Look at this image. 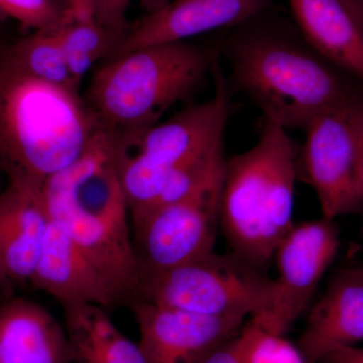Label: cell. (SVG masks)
I'll return each mask as SVG.
<instances>
[{
	"instance_id": "obj_1",
	"label": "cell",
	"mask_w": 363,
	"mask_h": 363,
	"mask_svg": "<svg viewBox=\"0 0 363 363\" xmlns=\"http://www.w3.org/2000/svg\"><path fill=\"white\" fill-rule=\"evenodd\" d=\"M58 224L130 307L138 300L140 269L128 228V200L114 159V135L100 128L73 164L43 185Z\"/></svg>"
},
{
	"instance_id": "obj_2",
	"label": "cell",
	"mask_w": 363,
	"mask_h": 363,
	"mask_svg": "<svg viewBox=\"0 0 363 363\" xmlns=\"http://www.w3.org/2000/svg\"><path fill=\"white\" fill-rule=\"evenodd\" d=\"M78 91L33 77L0 55L4 169L40 184L73 164L99 130Z\"/></svg>"
},
{
	"instance_id": "obj_3",
	"label": "cell",
	"mask_w": 363,
	"mask_h": 363,
	"mask_svg": "<svg viewBox=\"0 0 363 363\" xmlns=\"http://www.w3.org/2000/svg\"><path fill=\"white\" fill-rule=\"evenodd\" d=\"M236 87L285 130H305L320 114L354 95L338 69L307 43L281 33L253 30L227 45Z\"/></svg>"
},
{
	"instance_id": "obj_4",
	"label": "cell",
	"mask_w": 363,
	"mask_h": 363,
	"mask_svg": "<svg viewBox=\"0 0 363 363\" xmlns=\"http://www.w3.org/2000/svg\"><path fill=\"white\" fill-rule=\"evenodd\" d=\"M297 169L292 140L269 121L252 149L226 160L220 227L233 252L259 269L294 226Z\"/></svg>"
},
{
	"instance_id": "obj_5",
	"label": "cell",
	"mask_w": 363,
	"mask_h": 363,
	"mask_svg": "<svg viewBox=\"0 0 363 363\" xmlns=\"http://www.w3.org/2000/svg\"><path fill=\"white\" fill-rule=\"evenodd\" d=\"M215 59L188 40L140 48L107 59L84 100L100 128L114 135L147 130L201 85Z\"/></svg>"
},
{
	"instance_id": "obj_6",
	"label": "cell",
	"mask_w": 363,
	"mask_h": 363,
	"mask_svg": "<svg viewBox=\"0 0 363 363\" xmlns=\"http://www.w3.org/2000/svg\"><path fill=\"white\" fill-rule=\"evenodd\" d=\"M213 97L147 130L114 135V159L131 215L147 211L172 169L189 157L223 145L229 112L225 77L215 63Z\"/></svg>"
},
{
	"instance_id": "obj_7",
	"label": "cell",
	"mask_w": 363,
	"mask_h": 363,
	"mask_svg": "<svg viewBox=\"0 0 363 363\" xmlns=\"http://www.w3.org/2000/svg\"><path fill=\"white\" fill-rule=\"evenodd\" d=\"M272 286L274 279L238 253L213 252L171 269L140 272L138 301L212 316L252 318L269 307Z\"/></svg>"
},
{
	"instance_id": "obj_8",
	"label": "cell",
	"mask_w": 363,
	"mask_h": 363,
	"mask_svg": "<svg viewBox=\"0 0 363 363\" xmlns=\"http://www.w3.org/2000/svg\"><path fill=\"white\" fill-rule=\"evenodd\" d=\"M303 178L325 218L360 213L363 97L354 94L317 116L306 128Z\"/></svg>"
},
{
	"instance_id": "obj_9",
	"label": "cell",
	"mask_w": 363,
	"mask_h": 363,
	"mask_svg": "<svg viewBox=\"0 0 363 363\" xmlns=\"http://www.w3.org/2000/svg\"><path fill=\"white\" fill-rule=\"evenodd\" d=\"M225 164L226 161L192 194L133 222L140 272L171 269L214 252Z\"/></svg>"
},
{
	"instance_id": "obj_10",
	"label": "cell",
	"mask_w": 363,
	"mask_h": 363,
	"mask_svg": "<svg viewBox=\"0 0 363 363\" xmlns=\"http://www.w3.org/2000/svg\"><path fill=\"white\" fill-rule=\"evenodd\" d=\"M339 245V229L332 219L322 217L294 224L274 252L278 277L274 279L271 304L266 311L250 318V322L285 335L307 311Z\"/></svg>"
},
{
	"instance_id": "obj_11",
	"label": "cell",
	"mask_w": 363,
	"mask_h": 363,
	"mask_svg": "<svg viewBox=\"0 0 363 363\" xmlns=\"http://www.w3.org/2000/svg\"><path fill=\"white\" fill-rule=\"evenodd\" d=\"M147 363H200L233 340L245 318L212 316L138 301L130 306Z\"/></svg>"
},
{
	"instance_id": "obj_12",
	"label": "cell",
	"mask_w": 363,
	"mask_h": 363,
	"mask_svg": "<svg viewBox=\"0 0 363 363\" xmlns=\"http://www.w3.org/2000/svg\"><path fill=\"white\" fill-rule=\"evenodd\" d=\"M269 4V0H172L128 28L112 57L147 45L186 42L202 33L247 23Z\"/></svg>"
},
{
	"instance_id": "obj_13",
	"label": "cell",
	"mask_w": 363,
	"mask_h": 363,
	"mask_svg": "<svg viewBox=\"0 0 363 363\" xmlns=\"http://www.w3.org/2000/svg\"><path fill=\"white\" fill-rule=\"evenodd\" d=\"M9 185L0 193V264L2 278L30 281L51 217L43 185L20 174H9Z\"/></svg>"
},
{
	"instance_id": "obj_14",
	"label": "cell",
	"mask_w": 363,
	"mask_h": 363,
	"mask_svg": "<svg viewBox=\"0 0 363 363\" xmlns=\"http://www.w3.org/2000/svg\"><path fill=\"white\" fill-rule=\"evenodd\" d=\"M30 283L62 306L93 304L106 310L124 306L108 279L52 219Z\"/></svg>"
},
{
	"instance_id": "obj_15",
	"label": "cell",
	"mask_w": 363,
	"mask_h": 363,
	"mask_svg": "<svg viewBox=\"0 0 363 363\" xmlns=\"http://www.w3.org/2000/svg\"><path fill=\"white\" fill-rule=\"evenodd\" d=\"M363 341V272L347 267L334 274L309 313L298 347L308 363Z\"/></svg>"
},
{
	"instance_id": "obj_16",
	"label": "cell",
	"mask_w": 363,
	"mask_h": 363,
	"mask_svg": "<svg viewBox=\"0 0 363 363\" xmlns=\"http://www.w3.org/2000/svg\"><path fill=\"white\" fill-rule=\"evenodd\" d=\"M303 39L363 83V9L355 0H289Z\"/></svg>"
},
{
	"instance_id": "obj_17",
	"label": "cell",
	"mask_w": 363,
	"mask_h": 363,
	"mask_svg": "<svg viewBox=\"0 0 363 363\" xmlns=\"http://www.w3.org/2000/svg\"><path fill=\"white\" fill-rule=\"evenodd\" d=\"M0 363H72L64 325L23 298L0 305Z\"/></svg>"
},
{
	"instance_id": "obj_18",
	"label": "cell",
	"mask_w": 363,
	"mask_h": 363,
	"mask_svg": "<svg viewBox=\"0 0 363 363\" xmlns=\"http://www.w3.org/2000/svg\"><path fill=\"white\" fill-rule=\"evenodd\" d=\"M62 307L72 363H147L138 343L117 328L108 310L93 304Z\"/></svg>"
},
{
	"instance_id": "obj_19",
	"label": "cell",
	"mask_w": 363,
	"mask_h": 363,
	"mask_svg": "<svg viewBox=\"0 0 363 363\" xmlns=\"http://www.w3.org/2000/svg\"><path fill=\"white\" fill-rule=\"evenodd\" d=\"M52 33L63 50L67 66L78 87L99 60L113 56L126 33L106 28L95 20H73Z\"/></svg>"
},
{
	"instance_id": "obj_20",
	"label": "cell",
	"mask_w": 363,
	"mask_h": 363,
	"mask_svg": "<svg viewBox=\"0 0 363 363\" xmlns=\"http://www.w3.org/2000/svg\"><path fill=\"white\" fill-rule=\"evenodd\" d=\"M4 54L33 77L79 92L54 33L33 32L14 43Z\"/></svg>"
},
{
	"instance_id": "obj_21",
	"label": "cell",
	"mask_w": 363,
	"mask_h": 363,
	"mask_svg": "<svg viewBox=\"0 0 363 363\" xmlns=\"http://www.w3.org/2000/svg\"><path fill=\"white\" fill-rule=\"evenodd\" d=\"M233 342L241 363H308L298 345L252 322L240 329Z\"/></svg>"
},
{
	"instance_id": "obj_22",
	"label": "cell",
	"mask_w": 363,
	"mask_h": 363,
	"mask_svg": "<svg viewBox=\"0 0 363 363\" xmlns=\"http://www.w3.org/2000/svg\"><path fill=\"white\" fill-rule=\"evenodd\" d=\"M0 9L33 32H52L74 20L58 0H0Z\"/></svg>"
},
{
	"instance_id": "obj_23",
	"label": "cell",
	"mask_w": 363,
	"mask_h": 363,
	"mask_svg": "<svg viewBox=\"0 0 363 363\" xmlns=\"http://www.w3.org/2000/svg\"><path fill=\"white\" fill-rule=\"evenodd\" d=\"M131 0H93V16L100 25L119 30L128 32L126 13Z\"/></svg>"
},
{
	"instance_id": "obj_24",
	"label": "cell",
	"mask_w": 363,
	"mask_h": 363,
	"mask_svg": "<svg viewBox=\"0 0 363 363\" xmlns=\"http://www.w3.org/2000/svg\"><path fill=\"white\" fill-rule=\"evenodd\" d=\"M76 21L94 20L93 0H58Z\"/></svg>"
},
{
	"instance_id": "obj_25",
	"label": "cell",
	"mask_w": 363,
	"mask_h": 363,
	"mask_svg": "<svg viewBox=\"0 0 363 363\" xmlns=\"http://www.w3.org/2000/svg\"><path fill=\"white\" fill-rule=\"evenodd\" d=\"M320 363H363V348H341L327 355Z\"/></svg>"
},
{
	"instance_id": "obj_26",
	"label": "cell",
	"mask_w": 363,
	"mask_h": 363,
	"mask_svg": "<svg viewBox=\"0 0 363 363\" xmlns=\"http://www.w3.org/2000/svg\"><path fill=\"white\" fill-rule=\"evenodd\" d=\"M233 341V339L217 348L200 363H241L234 350Z\"/></svg>"
},
{
	"instance_id": "obj_27",
	"label": "cell",
	"mask_w": 363,
	"mask_h": 363,
	"mask_svg": "<svg viewBox=\"0 0 363 363\" xmlns=\"http://www.w3.org/2000/svg\"><path fill=\"white\" fill-rule=\"evenodd\" d=\"M171 1L172 0H140V6L145 9V13H150L162 9Z\"/></svg>"
},
{
	"instance_id": "obj_28",
	"label": "cell",
	"mask_w": 363,
	"mask_h": 363,
	"mask_svg": "<svg viewBox=\"0 0 363 363\" xmlns=\"http://www.w3.org/2000/svg\"><path fill=\"white\" fill-rule=\"evenodd\" d=\"M359 197H360V214H362V221H363V157H362V168H360V176H359Z\"/></svg>"
},
{
	"instance_id": "obj_29",
	"label": "cell",
	"mask_w": 363,
	"mask_h": 363,
	"mask_svg": "<svg viewBox=\"0 0 363 363\" xmlns=\"http://www.w3.org/2000/svg\"><path fill=\"white\" fill-rule=\"evenodd\" d=\"M6 16L4 13V11H1V9H0V23H2L4 20H6Z\"/></svg>"
},
{
	"instance_id": "obj_30",
	"label": "cell",
	"mask_w": 363,
	"mask_h": 363,
	"mask_svg": "<svg viewBox=\"0 0 363 363\" xmlns=\"http://www.w3.org/2000/svg\"><path fill=\"white\" fill-rule=\"evenodd\" d=\"M0 169H4V157L1 156V152H0Z\"/></svg>"
},
{
	"instance_id": "obj_31",
	"label": "cell",
	"mask_w": 363,
	"mask_h": 363,
	"mask_svg": "<svg viewBox=\"0 0 363 363\" xmlns=\"http://www.w3.org/2000/svg\"><path fill=\"white\" fill-rule=\"evenodd\" d=\"M358 4H359L360 7L363 9V0H355Z\"/></svg>"
},
{
	"instance_id": "obj_32",
	"label": "cell",
	"mask_w": 363,
	"mask_h": 363,
	"mask_svg": "<svg viewBox=\"0 0 363 363\" xmlns=\"http://www.w3.org/2000/svg\"><path fill=\"white\" fill-rule=\"evenodd\" d=\"M0 279H4L2 278L1 264H0Z\"/></svg>"
},
{
	"instance_id": "obj_33",
	"label": "cell",
	"mask_w": 363,
	"mask_h": 363,
	"mask_svg": "<svg viewBox=\"0 0 363 363\" xmlns=\"http://www.w3.org/2000/svg\"><path fill=\"white\" fill-rule=\"evenodd\" d=\"M360 269H362V272H363V266L362 267H360Z\"/></svg>"
}]
</instances>
